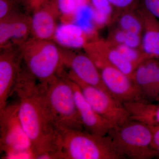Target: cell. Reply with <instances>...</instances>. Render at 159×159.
<instances>
[{
    "mask_svg": "<svg viewBox=\"0 0 159 159\" xmlns=\"http://www.w3.org/2000/svg\"><path fill=\"white\" fill-rule=\"evenodd\" d=\"M14 92L19 97V116L35 159H58V130L44 105L37 85L21 83L15 87Z\"/></svg>",
    "mask_w": 159,
    "mask_h": 159,
    "instance_id": "1",
    "label": "cell"
},
{
    "mask_svg": "<svg viewBox=\"0 0 159 159\" xmlns=\"http://www.w3.org/2000/svg\"><path fill=\"white\" fill-rule=\"evenodd\" d=\"M24 67L36 81L40 92L44 90L65 72L61 48L52 40L31 37L20 46Z\"/></svg>",
    "mask_w": 159,
    "mask_h": 159,
    "instance_id": "2",
    "label": "cell"
},
{
    "mask_svg": "<svg viewBox=\"0 0 159 159\" xmlns=\"http://www.w3.org/2000/svg\"><path fill=\"white\" fill-rule=\"evenodd\" d=\"M57 146L58 159H124L107 135L60 129Z\"/></svg>",
    "mask_w": 159,
    "mask_h": 159,
    "instance_id": "3",
    "label": "cell"
},
{
    "mask_svg": "<svg viewBox=\"0 0 159 159\" xmlns=\"http://www.w3.org/2000/svg\"><path fill=\"white\" fill-rule=\"evenodd\" d=\"M39 93L49 116L57 130L85 131L66 72L65 71L61 76L56 77Z\"/></svg>",
    "mask_w": 159,
    "mask_h": 159,
    "instance_id": "4",
    "label": "cell"
},
{
    "mask_svg": "<svg viewBox=\"0 0 159 159\" xmlns=\"http://www.w3.org/2000/svg\"><path fill=\"white\" fill-rule=\"evenodd\" d=\"M107 135L124 159H149L158 156L152 147V131L145 123L129 119L114 125Z\"/></svg>",
    "mask_w": 159,
    "mask_h": 159,
    "instance_id": "5",
    "label": "cell"
},
{
    "mask_svg": "<svg viewBox=\"0 0 159 159\" xmlns=\"http://www.w3.org/2000/svg\"><path fill=\"white\" fill-rule=\"evenodd\" d=\"M1 159H35L31 142L19 116L18 102L0 111Z\"/></svg>",
    "mask_w": 159,
    "mask_h": 159,
    "instance_id": "6",
    "label": "cell"
},
{
    "mask_svg": "<svg viewBox=\"0 0 159 159\" xmlns=\"http://www.w3.org/2000/svg\"><path fill=\"white\" fill-rule=\"evenodd\" d=\"M66 74L70 79L77 84L85 99L101 116L114 125L123 124L130 119L124 104L110 94L84 82L70 71Z\"/></svg>",
    "mask_w": 159,
    "mask_h": 159,
    "instance_id": "7",
    "label": "cell"
},
{
    "mask_svg": "<svg viewBox=\"0 0 159 159\" xmlns=\"http://www.w3.org/2000/svg\"><path fill=\"white\" fill-rule=\"evenodd\" d=\"M95 63L103 84L115 99L123 104L144 99L141 91L129 76L107 63Z\"/></svg>",
    "mask_w": 159,
    "mask_h": 159,
    "instance_id": "8",
    "label": "cell"
},
{
    "mask_svg": "<svg viewBox=\"0 0 159 159\" xmlns=\"http://www.w3.org/2000/svg\"><path fill=\"white\" fill-rule=\"evenodd\" d=\"M1 50L0 111L8 105V99L13 93L22 63L19 47L11 46Z\"/></svg>",
    "mask_w": 159,
    "mask_h": 159,
    "instance_id": "9",
    "label": "cell"
},
{
    "mask_svg": "<svg viewBox=\"0 0 159 159\" xmlns=\"http://www.w3.org/2000/svg\"><path fill=\"white\" fill-rule=\"evenodd\" d=\"M31 34V17L15 10L0 20L1 50L11 46L20 47Z\"/></svg>",
    "mask_w": 159,
    "mask_h": 159,
    "instance_id": "10",
    "label": "cell"
},
{
    "mask_svg": "<svg viewBox=\"0 0 159 159\" xmlns=\"http://www.w3.org/2000/svg\"><path fill=\"white\" fill-rule=\"evenodd\" d=\"M61 50L65 67L84 82L108 93L97 66L85 52L79 53L61 48Z\"/></svg>",
    "mask_w": 159,
    "mask_h": 159,
    "instance_id": "11",
    "label": "cell"
},
{
    "mask_svg": "<svg viewBox=\"0 0 159 159\" xmlns=\"http://www.w3.org/2000/svg\"><path fill=\"white\" fill-rule=\"evenodd\" d=\"M83 48L94 62L107 63L131 78L137 68L107 40L88 42Z\"/></svg>",
    "mask_w": 159,
    "mask_h": 159,
    "instance_id": "12",
    "label": "cell"
},
{
    "mask_svg": "<svg viewBox=\"0 0 159 159\" xmlns=\"http://www.w3.org/2000/svg\"><path fill=\"white\" fill-rule=\"evenodd\" d=\"M69 79L84 130L98 135H107L114 124L97 113L83 96L77 84Z\"/></svg>",
    "mask_w": 159,
    "mask_h": 159,
    "instance_id": "13",
    "label": "cell"
},
{
    "mask_svg": "<svg viewBox=\"0 0 159 159\" xmlns=\"http://www.w3.org/2000/svg\"><path fill=\"white\" fill-rule=\"evenodd\" d=\"M31 17V34L39 39L53 40L60 18L56 0L48 2L35 9Z\"/></svg>",
    "mask_w": 159,
    "mask_h": 159,
    "instance_id": "14",
    "label": "cell"
},
{
    "mask_svg": "<svg viewBox=\"0 0 159 159\" xmlns=\"http://www.w3.org/2000/svg\"><path fill=\"white\" fill-rule=\"evenodd\" d=\"M139 8L144 20L141 51L148 59L159 60V19Z\"/></svg>",
    "mask_w": 159,
    "mask_h": 159,
    "instance_id": "15",
    "label": "cell"
},
{
    "mask_svg": "<svg viewBox=\"0 0 159 159\" xmlns=\"http://www.w3.org/2000/svg\"><path fill=\"white\" fill-rule=\"evenodd\" d=\"M87 34L78 25L73 23H62L57 26L54 40L68 49L84 48L88 42Z\"/></svg>",
    "mask_w": 159,
    "mask_h": 159,
    "instance_id": "16",
    "label": "cell"
},
{
    "mask_svg": "<svg viewBox=\"0 0 159 159\" xmlns=\"http://www.w3.org/2000/svg\"><path fill=\"white\" fill-rule=\"evenodd\" d=\"M159 66V60H146L137 66L132 76V79L146 100H148L152 82Z\"/></svg>",
    "mask_w": 159,
    "mask_h": 159,
    "instance_id": "17",
    "label": "cell"
},
{
    "mask_svg": "<svg viewBox=\"0 0 159 159\" xmlns=\"http://www.w3.org/2000/svg\"><path fill=\"white\" fill-rule=\"evenodd\" d=\"M114 20L119 29L142 35L144 29V20L141 11L136 9L116 13Z\"/></svg>",
    "mask_w": 159,
    "mask_h": 159,
    "instance_id": "18",
    "label": "cell"
},
{
    "mask_svg": "<svg viewBox=\"0 0 159 159\" xmlns=\"http://www.w3.org/2000/svg\"><path fill=\"white\" fill-rule=\"evenodd\" d=\"M93 16L94 9L90 3H88L80 8L73 22L83 29L88 38H94L97 35Z\"/></svg>",
    "mask_w": 159,
    "mask_h": 159,
    "instance_id": "19",
    "label": "cell"
},
{
    "mask_svg": "<svg viewBox=\"0 0 159 159\" xmlns=\"http://www.w3.org/2000/svg\"><path fill=\"white\" fill-rule=\"evenodd\" d=\"M135 119L148 126L159 125V104L148 101H142L137 106Z\"/></svg>",
    "mask_w": 159,
    "mask_h": 159,
    "instance_id": "20",
    "label": "cell"
},
{
    "mask_svg": "<svg viewBox=\"0 0 159 159\" xmlns=\"http://www.w3.org/2000/svg\"><path fill=\"white\" fill-rule=\"evenodd\" d=\"M56 2L62 23H73L80 8L89 3V0H56Z\"/></svg>",
    "mask_w": 159,
    "mask_h": 159,
    "instance_id": "21",
    "label": "cell"
},
{
    "mask_svg": "<svg viewBox=\"0 0 159 159\" xmlns=\"http://www.w3.org/2000/svg\"><path fill=\"white\" fill-rule=\"evenodd\" d=\"M113 46L124 57L134 64L137 67L140 64L148 59L141 49L134 48L123 44Z\"/></svg>",
    "mask_w": 159,
    "mask_h": 159,
    "instance_id": "22",
    "label": "cell"
},
{
    "mask_svg": "<svg viewBox=\"0 0 159 159\" xmlns=\"http://www.w3.org/2000/svg\"><path fill=\"white\" fill-rule=\"evenodd\" d=\"M89 2L94 11L114 19L113 15H116V12H114L116 10L109 0H89Z\"/></svg>",
    "mask_w": 159,
    "mask_h": 159,
    "instance_id": "23",
    "label": "cell"
},
{
    "mask_svg": "<svg viewBox=\"0 0 159 159\" xmlns=\"http://www.w3.org/2000/svg\"><path fill=\"white\" fill-rule=\"evenodd\" d=\"M117 12L136 9L140 0H109Z\"/></svg>",
    "mask_w": 159,
    "mask_h": 159,
    "instance_id": "24",
    "label": "cell"
},
{
    "mask_svg": "<svg viewBox=\"0 0 159 159\" xmlns=\"http://www.w3.org/2000/svg\"><path fill=\"white\" fill-rule=\"evenodd\" d=\"M140 5L139 8L159 19V0H142Z\"/></svg>",
    "mask_w": 159,
    "mask_h": 159,
    "instance_id": "25",
    "label": "cell"
},
{
    "mask_svg": "<svg viewBox=\"0 0 159 159\" xmlns=\"http://www.w3.org/2000/svg\"><path fill=\"white\" fill-rule=\"evenodd\" d=\"M16 0H0V20L11 14L15 11V5Z\"/></svg>",
    "mask_w": 159,
    "mask_h": 159,
    "instance_id": "26",
    "label": "cell"
},
{
    "mask_svg": "<svg viewBox=\"0 0 159 159\" xmlns=\"http://www.w3.org/2000/svg\"><path fill=\"white\" fill-rule=\"evenodd\" d=\"M159 95V66L154 76L151 85L148 101L153 102L156 101Z\"/></svg>",
    "mask_w": 159,
    "mask_h": 159,
    "instance_id": "27",
    "label": "cell"
},
{
    "mask_svg": "<svg viewBox=\"0 0 159 159\" xmlns=\"http://www.w3.org/2000/svg\"><path fill=\"white\" fill-rule=\"evenodd\" d=\"M49 0H22L21 2L23 3L27 12H33Z\"/></svg>",
    "mask_w": 159,
    "mask_h": 159,
    "instance_id": "28",
    "label": "cell"
},
{
    "mask_svg": "<svg viewBox=\"0 0 159 159\" xmlns=\"http://www.w3.org/2000/svg\"><path fill=\"white\" fill-rule=\"evenodd\" d=\"M148 126L150 127L152 133V147L154 149L157 146L159 145V125Z\"/></svg>",
    "mask_w": 159,
    "mask_h": 159,
    "instance_id": "29",
    "label": "cell"
},
{
    "mask_svg": "<svg viewBox=\"0 0 159 159\" xmlns=\"http://www.w3.org/2000/svg\"><path fill=\"white\" fill-rule=\"evenodd\" d=\"M156 101H157V102H159V95L158 97L157 98V99H156Z\"/></svg>",
    "mask_w": 159,
    "mask_h": 159,
    "instance_id": "30",
    "label": "cell"
},
{
    "mask_svg": "<svg viewBox=\"0 0 159 159\" xmlns=\"http://www.w3.org/2000/svg\"><path fill=\"white\" fill-rule=\"evenodd\" d=\"M22 0H18V2H21V1Z\"/></svg>",
    "mask_w": 159,
    "mask_h": 159,
    "instance_id": "31",
    "label": "cell"
},
{
    "mask_svg": "<svg viewBox=\"0 0 159 159\" xmlns=\"http://www.w3.org/2000/svg\"><path fill=\"white\" fill-rule=\"evenodd\" d=\"M16 1H17V2H18V0H16Z\"/></svg>",
    "mask_w": 159,
    "mask_h": 159,
    "instance_id": "32",
    "label": "cell"
}]
</instances>
